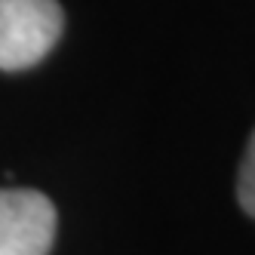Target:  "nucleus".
Segmentation results:
<instances>
[{"label":"nucleus","instance_id":"1","mask_svg":"<svg viewBox=\"0 0 255 255\" xmlns=\"http://www.w3.org/2000/svg\"><path fill=\"white\" fill-rule=\"evenodd\" d=\"M59 0H0V71L34 68L62 37Z\"/></svg>","mask_w":255,"mask_h":255},{"label":"nucleus","instance_id":"2","mask_svg":"<svg viewBox=\"0 0 255 255\" xmlns=\"http://www.w3.org/2000/svg\"><path fill=\"white\" fill-rule=\"evenodd\" d=\"M56 206L40 191H0V255H49Z\"/></svg>","mask_w":255,"mask_h":255},{"label":"nucleus","instance_id":"3","mask_svg":"<svg viewBox=\"0 0 255 255\" xmlns=\"http://www.w3.org/2000/svg\"><path fill=\"white\" fill-rule=\"evenodd\" d=\"M237 197H240V206L246 209V215L255 218V132L249 138L246 157L240 163V178H237Z\"/></svg>","mask_w":255,"mask_h":255}]
</instances>
